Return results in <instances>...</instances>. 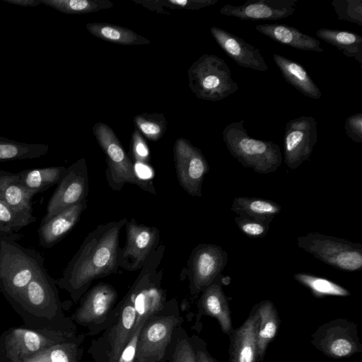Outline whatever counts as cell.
<instances>
[{
	"label": "cell",
	"instance_id": "cell-1",
	"mask_svg": "<svg viewBox=\"0 0 362 362\" xmlns=\"http://www.w3.org/2000/svg\"><path fill=\"white\" fill-rule=\"evenodd\" d=\"M127 221L124 218L98 225L86 235L69 262L57 284L74 301L86 293L94 280L117 272L119 235Z\"/></svg>",
	"mask_w": 362,
	"mask_h": 362
},
{
	"label": "cell",
	"instance_id": "cell-2",
	"mask_svg": "<svg viewBox=\"0 0 362 362\" xmlns=\"http://www.w3.org/2000/svg\"><path fill=\"white\" fill-rule=\"evenodd\" d=\"M45 258L37 250L16 241L15 234H0V286L18 296L45 267Z\"/></svg>",
	"mask_w": 362,
	"mask_h": 362
},
{
	"label": "cell",
	"instance_id": "cell-3",
	"mask_svg": "<svg viewBox=\"0 0 362 362\" xmlns=\"http://www.w3.org/2000/svg\"><path fill=\"white\" fill-rule=\"evenodd\" d=\"M240 119L228 124L223 130V140L230 155L242 165L257 173H274L283 157L279 145L251 137Z\"/></svg>",
	"mask_w": 362,
	"mask_h": 362
},
{
	"label": "cell",
	"instance_id": "cell-4",
	"mask_svg": "<svg viewBox=\"0 0 362 362\" xmlns=\"http://www.w3.org/2000/svg\"><path fill=\"white\" fill-rule=\"evenodd\" d=\"M184 318L180 313L175 298L166 301L164 307L148 317L139 332L134 361L165 362L168 349Z\"/></svg>",
	"mask_w": 362,
	"mask_h": 362
},
{
	"label": "cell",
	"instance_id": "cell-5",
	"mask_svg": "<svg viewBox=\"0 0 362 362\" xmlns=\"http://www.w3.org/2000/svg\"><path fill=\"white\" fill-rule=\"evenodd\" d=\"M164 251L165 246L163 244L152 251L139 276L124 296L135 310L134 328L159 312L168 300L166 292L162 287L163 270L157 271Z\"/></svg>",
	"mask_w": 362,
	"mask_h": 362
},
{
	"label": "cell",
	"instance_id": "cell-6",
	"mask_svg": "<svg viewBox=\"0 0 362 362\" xmlns=\"http://www.w3.org/2000/svg\"><path fill=\"white\" fill-rule=\"evenodd\" d=\"M93 132L105 156L107 165L105 176L112 190L119 191L126 183H130L153 194H156L153 183L139 175L135 165L110 126L97 122L93 127Z\"/></svg>",
	"mask_w": 362,
	"mask_h": 362
},
{
	"label": "cell",
	"instance_id": "cell-7",
	"mask_svg": "<svg viewBox=\"0 0 362 362\" xmlns=\"http://www.w3.org/2000/svg\"><path fill=\"white\" fill-rule=\"evenodd\" d=\"M187 75L189 88L202 100L219 101L239 88L226 62L214 54L202 55L189 67Z\"/></svg>",
	"mask_w": 362,
	"mask_h": 362
},
{
	"label": "cell",
	"instance_id": "cell-8",
	"mask_svg": "<svg viewBox=\"0 0 362 362\" xmlns=\"http://www.w3.org/2000/svg\"><path fill=\"white\" fill-rule=\"evenodd\" d=\"M298 247L315 258L339 270L357 272L362 269V245L319 233L297 238Z\"/></svg>",
	"mask_w": 362,
	"mask_h": 362
},
{
	"label": "cell",
	"instance_id": "cell-9",
	"mask_svg": "<svg viewBox=\"0 0 362 362\" xmlns=\"http://www.w3.org/2000/svg\"><path fill=\"white\" fill-rule=\"evenodd\" d=\"M117 290L110 284L100 282L83 296L72 319L88 329V335L95 336L108 327L117 317L119 305Z\"/></svg>",
	"mask_w": 362,
	"mask_h": 362
},
{
	"label": "cell",
	"instance_id": "cell-10",
	"mask_svg": "<svg viewBox=\"0 0 362 362\" xmlns=\"http://www.w3.org/2000/svg\"><path fill=\"white\" fill-rule=\"evenodd\" d=\"M118 303L119 310L115 321L90 341L88 353L93 362H117L134 331L136 313L133 305L124 296Z\"/></svg>",
	"mask_w": 362,
	"mask_h": 362
},
{
	"label": "cell",
	"instance_id": "cell-11",
	"mask_svg": "<svg viewBox=\"0 0 362 362\" xmlns=\"http://www.w3.org/2000/svg\"><path fill=\"white\" fill-rule=\"evenodd\" d=\"M310 343L324 355L334 359L362 352L358 325L345 318L322 324L312 334Z\"/></svg>",
	"mask_w": 362,
	"mask_h": 362
},
{
	"label": "cell",
	"instance_id": "cell-12",
	"mask_svg": "<svg viewBox=\"0 0 362 362\" xmlns=\"http://www.w3.org/2000/svg\"><path fill=\"white\" fill-rule=\"evenodd\" d=\"M227 262V252L218 245L202 243L192 250L187 261V276L192 298H197L221 274Z\"/></svg>",
	"mask_w": 362,
	"mask_h": 362
},
{
	"label": "cell",
	"instance_id": "cell-13",
	"mask_svg": "<svg viewBox=\"0 0 362 362\" xmlns=\"http://www.w3.org/2000/svg\"><path fill=\"white\" fill-rule=\"evenodd\" d=\"M88 187V167L85 158H82L66 168L63 178L49 199L41 222L86 200Z\"/></svg>",
	"mask_w": 362,
	"mask_h": 362
},
{
	"label": "cell",
	"instance_id": "cell-14",
	"mask_svg": "<svg viewBox=\"0 0 362 362\" xmlns=\"http://www.w3.org/2000/svg\"><path fill=\"white\" fill-rule=\"evenodd\" d=\"M173 160L181 187L191 196L202 197L203 180L209 170L202 151L189 140L181 137L174 144Z\"/></svg>",
	"mask_w": 362,
	"mask_h": 362
},
{
	"label": "cell",
	"instance_id": "cell-15",
	"mask_svg": "<svg viewBox=\"0 0 362 362\" xmlns=\"http://www.w3.org/2000/svg\"><path fill=\"white\" fill-rule=\"evenodd\" d=\"M317 122L313 117L301 116L288 121L284 135V161L291 170L308 160L317 141Z\"/></svg>",
	"mask_w": 362,
	"mask_h": 362
},
{
	"label": "cell",
	"instance_id": "cell-16",
	"mask_svg": "<svg viewBox=\"0 0 362 362\" xmlns=\"http://www.w3.org/2000/svg\"><path fill=\"white\" fill-rule=\"evenodd\" d=\"M124 226L126 243L119 250V265L134 272L141 269L148 255L159 245L160 231L156 227L138 223L134 218Z\"/></svg>",
	"mask_w": 362,
	"mask_h": 362
},
{
	"label": "cell",
	"instance_id": "cell-17",
	"mask_svg": "<svg viewBox=\"0 0 362 362\" xmlns=\"http://www.w3.org/2000/svg\"><path fill=\"white\" fill-rule=\"evenodd\" d=\"M298 0H248L240 6L226 4L219 11L222 15L242 20L277 21L292 16Z\"/></svg>",
	"mask_w": 362,
	"mask_h": 362
},
{
	"label": "cell",
	"instance_id": "cell-18",
	"mask_svg": "<svg viewBox=\"0 0 362 362\" xmlns=\"http://www.w3.org/2000/svg\"><path fill=\"white\" fill-rule=\"evenodd\" d=\"M259 315L255 304L245 322L229 334L228 362H259L257 333Z\"/></svg>",
	"mask_w": 362,
	"mask_h": 362
},
{
	"label": "cell",
	"instance_id": "cell-19",
	"mask_svg": "<svg viewBox=\"0 0 362 362\" xmlns=\"http://www.w3.org/2000/svg\"><path fill=\"white\" fill-rule=\"evenodd\" d=\"M210 32L224 52L242 67L259 71L268 69L260 50L240 37L218 27H211Z\"/></svg>",
	"mask_w": 362,
	"mask_h": 362
},
{
	"label": "cell",
	"instance_id": "cell-20",
	"mask_svg": "<svg viewBox=\"0 0 362 362\" xmlns=\"http://www.w3.org/2000/svg\"><path fill=\"white\" fill-rule=\"evenodd\" d=\"M220 277L221 274L200 293L197 303L196 322L198 323L204 316L214 317L223 333L229 336L233 330L230 310Z\"/></svg>",
	"mask_w": 362,
	"mask_h": 362
},
{
	"label": "cell",
	"instance_id": "cell-21",
	"mask_svg": "<svg viewBox=\"0 0 362 362\" xmlns=\"http://www.w3.org/2000/svg\"><path fill=\"white\" fill-rule=\"evenodd\" d=\"M32 197L21 185L17 173L0 170V200L27 226L36 221Z\"/></svg>",
	"mask_w": 362,
	"mask_h": 362
},
{
	"label": "cell",
	"instance_id": "cell-22",
	"mask_svg": "<svg viewBox=\"0 0 362 362\" xmlns=\"http://www.w3.org/2000/svg\"><path fill=\"white\" fill-rule=\"evenodd\" d=\"M87 206V200H84L41 222L38 228L40 245L51 248L59 243L76 226Z\"/></svg>",
	"mask_w": 362,
	"mask_h": 362
},
{
	"label": "cell",
	"instance_id": "cell-23",
	"mask_svg": "<svg viewBox=\"0 0 362 362\" xmlns=\"http://www.w3.org/2000/svg\"><path fill=\"white\" fill-rule=\"evenodd\" d=\"M255 28L274 41L299 50L317 52L324 51L318 40L288 25L266 23L257 25Z\"/></svg>",
	"mask_w": 362,
	"mask_h": 362
},
{
	"label": "cell",
	"instance_id": "cell-24",
	"mask_svg": "<svg viewBox=\"0 0 362 362\" xmlns=\"http://www.w3.org/2000/svg\"><path fill=\"white\" fill-rule=\"evenodd\" d=\"M273 59L286 82L305 96L313 99L321 98V90L301 64L278 54H273Z\"/></svg>",
	"mask_w": 362,
	"mask_h": 362
},
{
	"label": "cell",
	"instance_id": "cell-25",
	"mask_svg": "<svg viewBox=\"0 0 362 362\" xmlns=\"http://www.w3.org/2000/svg\"><path fill=\"white\" fill-rule=\"evenodd\" d=\"M66 170V168L64 166H59L25 170L16 173L22 187L34 197L53 185H58Z\"/></svg>",
	"mask_w": 362,
	"mask_h": 362
},
{
	"label": "cell",
	"instance_id": "cell-26",
	"mask_svg": "<svg viewBox=\"0 0 362 362\" xmlns=\"http://www.w3.org/2000/svg\"><path fill=\"white\" fill-rule=\"evenodd\" d=\"M257 305L259 315L257 348L259 362H262L269 344L278 332L280 320L278 311L272 301L264 300Z\"/></svg>",
	"mask_w": 362,
	"mask_h": 362
},
{
	"label": "cell",
	"instance_id": "cell-27",
	"mask_svg": "<svg viewBox=\"0 0 362 362\" xmlns=\"http://www.w3.org/2000/svg\"><path fill=\"white\" fill-rule=\"evenodd\" d=\"M231 210L237 216L259 219L271 223L274 218L280 213L281 206L269 199L238 197L232 202Z\"/></svg>",
	"mask_w": 362,
	"mask_h": 362
},
{
	"label": "cell",
	"instance_id": "cell-28",
	"mask_svg": "<svg viewBox=\"0 0 362 362\" xmlns=\"http://www.w3.org/2000/svg\"><path fill=\"white\" fill-rule=\"evenodd\" d=\"M316 35L340 50L346 57L354 58L362 64V37L347 30L320 28Z\"/></svg>",
	"mask_w": 362,
	"mask_h": 362
},
{
	"label": "cell",
	"instance_id": "cell-29",
	"mask_svg": "<svg viewBox=\"0 0 362 362\" xmlns=\"http://www.w3.org/2000/svg\"><path fill=\"white\" fill-rule=\"evenodd\" d=\"M86 29L93 36L110 42L122 45H143L150 40L133 30L117 25L105 23H89Z\"/></svg>",
	"mask_w": 362,
	"mask_h": 362
},
{
	"label": "cell",
	"instance_id": "cell-30",
	"mask_svg": "<svg viewBox=\"0 0 362 362\" xmlns=\"http://www.w3.org/2000/svg\"><path fill=\"white\" fill-rule=\"evenodd\" d=\"M85 337V334H80L25 362H79L83 351L81 345Z\"/></svg>",
	"mask_w": 362,
	"mask_h": 362
},
{
	"label": "cell",
	"instance_id": "cell-31",
	"mask_svg": "<svg viewBox=\"0 0 362 362\" xmlns=\"http://www.w3.org/2000/svg\"><path fill=\"white\" fill-rule=\"evenodd\" d=\"M293 278L317 298L326 296L346 297L351 295L348 289L326 278L305 272L296 273Z\"/></svg>",
	"mask_w": 362,
	"mask_h": 362
},
{
	"label": "cell",
	"instance_id": "cell-32",
	"mask_svg": "<svg viewBox=\"0 0 362 362\" xmlns=\"http://www.w3.org/2000/svg\"><path fill=\"white\" fill-rule=\"evenodd\" d=\"M168 362H197L195 353L186 330L180 325L175 330L166 354Z\"/></svg>",
	"mask_w": 362,
	"mask_h": 362
},
{
	"label": "cell",
	"instance_id": "cell-33",
	"mask_svg": "<svg viewBox=\"0 0 362 362\" xmlns=\"http://www.w3.org/2000/svg\"><path fill=\"white\" fill-rule=\"evenodd\" d=\"M136 129L151 141H158L167 129V120L162 113H141L133 118Z\"/></svg>",
	"mask_w": 362,
	"mask_h": 362
},
{
	"label": "cell",
	"instance_id": "cell-34",
	"mask_svg": "<svg viewBox=\"0 0 362 362\" xmlns=\"http://www.w3.org/2000/svg\"><path fill=\"white\" fill-rule=\"evenodd\" d=\"M57 4L63 11L69 13H93L114 6L109 0H66Z\"/></svg>",
	"mask_w": 362,
	"mask_h": 362
},
{
	"label": "cell",
	"instance_id": "cell-35",
	"mask_svg": "<svg viewBox=\"0 0 362 362\" xmlns=\"http://www.w3.org/2000/svg\"><path fill=\"white\" fill-rule=\"evenodd\" d=\"M337 18L362 26V0H332Z\"/></svg>",
	"mask_w": 362,
	"mask_h": 362
},
{
	"label": "cell",
	"instance_id": "cell-36",
	"mask_svg": "<svg viewBox=\"0 0 362 362\" xmlns=\"http://www.w3.org/2000/svg\"><path fill=\"white\" fill-rule=\"evenodd\" d=\"M235 222L239 230L251 238H260L267 235L270 223L250 217L237 216Z\"/></svg>",
	"mask_w": 362,
	"mask_h": 362
},
{
	"label": "cell",
	"instance_id": "cell-37",
	"mask_svg": "<svg viewBox=\"0 0 362 362\" xmlns=\"http://www.w3.org/2000/svg\"><path fill=\"white\" fill-rule=\"evenodd\" d=\"M27 225L0 200V234H11Z\"/></svg>",
	"mask_w": 362,
	"mask_h": 362
},
{
	"label": "cell",
	"instance_id": "cell-38",
	"mask_svg": "<svg viewBox=\"0 0 362 362\" xmlns=\"http://www.w3.org/2000/svg\"><path fill=\"white\" fill-rule=\"evenodd\" d=\"M130 147L136 163L149 165L151 162L149 148L143 135L136 128L132 134Z\"/></svg>",
	"mask_w": 362,
	"mask_h": 362
},
{
	"label": "cell",
	"instance_id": "cell-39",
	"mask_svg": "<svg viewBox=\"0 0 362 362\" xmlns=\"http://www.w3.org/2000/svg\"><path fill=\"white\" fill-rule=\"evenodd\" d=\"M15 335L18 337L19 346L23 348V351L34 353L42 346V337L35 332L18 329L15 331Z\"/></svg>",
	"mask_w": 362,
	"mask_h": 362
},
{
	"label": "cell",
	"instance_id": "cell-40",
	"mask_svg": "<svg viewBox=\"0 0 362 362\" xmlns=\"http://www.w3.org/2000/svg\"><path fill=\"white\" fill-rule=\"evenodd\" d=\"M218 0H161L164 8L198 10L213 6Z\"/></svg>",
	"mask_w": 362,
	"mask_h": 362
},
{
	"label": "cell",
	"instance_id": "cell-41",
	"mask_svg": "<svg viewBox=\"0 0 362 362\" xmlns=\"http://www.w3.org/2000/svg\"><path fill=\"white\" fill-rule=\"evenodd\" d=\"M344 129L346 136L355 143H362V113H355L345 121Z\"/></svg>",
	"mask_w": 362,
	"mask_h": 362
},
{
	"label": "cell",
	"instance_id": "cell-42",
	"mask_svg": "<svg viewBox=\"0 0 362 362\" xmlns=\"http://www.w3.org/2000/svg\"><path fill=\"white\" fill-rule=\"evenodd\" d=\"M144 323L134 329V331L123 349L117 362H134L139 332Z\"/></svg>",
	"mask_w": 362,
	"mask_h": 362
},
{
	"label": "cell",
	"instance_id": "cell-43",
	"mask_svg": "<svg viewBox=\"0 0 362 362\" xmlns=\"http://www.w3.org/2000/svg\"><path fill=\"white\" fill-rule=\"evenodd\" d=\"M189 337L195 353L197 362H220L209 354L206 343L204 339L195 334Z\"/></svg>",
	"mask_w": 362,
	"mask_h": 362
},
{
	"label": "cell",
	"instance_id": "cell-44",
	"mask_svg": "<svg viewBox=\"0 0 362 362\" xmlns=\"http://www.w3.org/2000/svg\"><path fill=\"white\" fill-rule=\"evenodd\" d=\"M134 362H136V361H134Z\"/></svg>",
	"mask_w": 362,
	"mask_h": 362
}]
</instances>
